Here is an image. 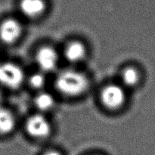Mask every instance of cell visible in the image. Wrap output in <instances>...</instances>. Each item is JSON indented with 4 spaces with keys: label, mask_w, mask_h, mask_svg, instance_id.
Returning <instances> with one entry per match:
<instances>
[{
    "label": "cell",
    "mask_w": 155,
    "mask_h": 155,
    "mask_svg": "<svg viewBox=\"0 0 155 155\" xmlns=\"http://www.w3.org/2000/svg\"><path fill=\"white\" fill-rule=\"evenodd\" d=\"M22 33V24L17 18H8L0 23V41L5 45L15 43Z\"/></svg>",
    "instance_id": "obj_6"
},
{
    "label": "cell",
    "mask_w": 155,
    "mask_h": 155,
    "mask_svg": "<svg viewBox=\"0 0 155 155\" xmlns=\"http://www.w3.org/2000/svg\"><path fill=\"white\" fill-rule=\"evenodd\" d=\"M2 100H3V94H2V92L0 91V106H1V103L2 102Z\"/></svg>",
    "instance_id": "obj_14"
},
{
    "label": "cell",
    "mask_w": 155,
    "mask_h": 155,
    "mask_svg": "<svg viewBox=\"0 0 155 155\" xmlns=\"http://www.w3.org/2000/svg\"><path fill=\"white\" fill-rule=\"evenodd\" d=\"M42 155H63L60 151L57 150H46Z\"/></svg>",
    "instance_id": "obj_13"
},
{
    "label": "cell",
    "mask_w": 155,
    "mask_h": 155,
    "mask_svg": "<svg viewBox=\"0 0 155 155\" xmlns=\"http://www.w3.org/2000/svg\"><path fill=\"white\" fill-rule=\"evenodd\" d=\"M25 80V74L19 65L12 62L0 63V85L11 90L20 88Z\"/></svg>",
    "instance_id": "obj_3"
},
{
    "label": "cell",
    "mask_w": 155,
    "mask_h": 155,
    "mask_svg": "<svg viewBox=\"0 0 155 155\" xmlns=\"http://www.w3.org/2000/svg\"><path fill=\"white\" fill-rule=\"evenodd\" d=\"M35 61L40 71L45 74L52 72L57 68L58 65V53L54 47L43 46L36 51Z\"/></svg>",
    "instance_id": "obj_5"
},
{
    "label": "cell",
    "mask_w": 155,
    "mask_h": 155,
    "mask_svg": "<svg viewBox=\"0 0 155 155\" xmlns=\"http://www.w3.org/2000/svg\"><path fill=\"white\" fill-rule=\"evenodd\" d=\"M100 100L104 108L109 110H118L127 101V93L124 86L117 84H108L101 89Z\"/></svg>",
    "instance_id": "obj_2"
},
{
    "label": "cell",
    "mask_w": 155,
    "mask_h": 155,
    "mask_svg": "<svg viewBox=\"0 0 155 155\" xmlns=\"http://www.w3.org/2000/svg\"><path fill=\"white\" fill-rule=\"evenodd\" d=\"M46 82L47 81L45 73L42 72V71L33 73L28 78L29 85L33 89L36 90V91H43L44 88L46 85Z\"/></svg>",
    "instance_id": "obj_12"
},
{
    "label": "cell",
    "mask_w": 155,
    "mask_h": 155,
    "mask_svg": "<svg viewBox=\"0 0 155 155\" xmlns=\"http://www.w3.org/2000/svg\"><path fill=\"white\" fill-rule=\"evenodd\" d=\"M46 0H20L18 8L21 15L30 20L38 19L45 13Z\"/></svg>",
    "instance_id": "obj_7"
},
{
    "label": "cell",
    "mask_w": 155,
    "mask_h": 155,
    "mask_svg": "<svg viewBox=\"0 0 155 155\" xmlns=\"http://www.w3.org/2000/svg\"><path fill=\"white\" fill-rule=\"evenodd\" d=\"M87 55V50L83 43L79 40L71 41L64 50V56L68 62L73 64L81 62Z\"/></svg>",
    "instance_id": "obj_8"
},
{
    "label": "cell",
    "mask_w": 155,
    "mask_h": 155,
    "mask_svg": "<svg viewBox=\"0 0 155 155\" xmlns=\"http://www.w3.org/2000/svg\"><path fill=\"white\" fill-rule=\"evenodd\" d=\"M120 80L124 87L135 88L141 81L140 71L134 66L125 67L121 71Z\"/></svg>",
    "instance_id": "obj_10"
},
{
    "label": "cell",
    "mask_w": 155,
    "mask_h": 155,
    "mask_svg": "<svg viewBox=\"0 0 155 155\" xmlns=\"http://www.w3.org/2000/svg\"><path fill=\"white\" fill-rule=\"evenodd\" d=\"M57 91L67 97H78L84 94L90 86L86 74L76 69H65L58 74L54 81Z\"/></svg>",
    "instance_id": "obj_1"
},
{
    "label": "cell",
    "mask_w": 155,
    "mask_h": 155,
    "mask_svg": "<svg viewBox=\"0 0 155 155\" xmlns=\"http://www.w3.org/2000/svg\"><path fill=\"white\" fill-rule=\"evenodd\" d=\"M34 105L41 112H48L51 110L55 106V99L54 96L46 91H39L34 98Z\"/></svg>",
    "instance_id": "obj_11"
},
{
    "label": "cell",
    "mask_w": 155,
    "mask_h": 155,
    "mask_svg": "<svg viewBox=\"0 0 155 155\" xmlns=\"http://www.w3.org/2000/svg\"><path fill=\"white\" fill-rule=\"evenodd\" d=\"M16 127V119L10 109L0 106V135L12 133Z\"/></svg>",
    "instance_id": "obj_9"
},
{
    "label": "cell",
    "mask_w": 155,
    "mask_h": 155,
    "mask_svg": "<svg viewBox=\"0 0 155 155\" xmlns=\"http://www.w3.org/2000/svg\"><path fill=\"white\" fill-rule=\"evenodd\" d=\"M27 133L35 139H44L51 135L52 127L48 119L42 114H34L26 122Z\"/></svg>",
    "instance_id": "obj_4"
}]
</instances>
